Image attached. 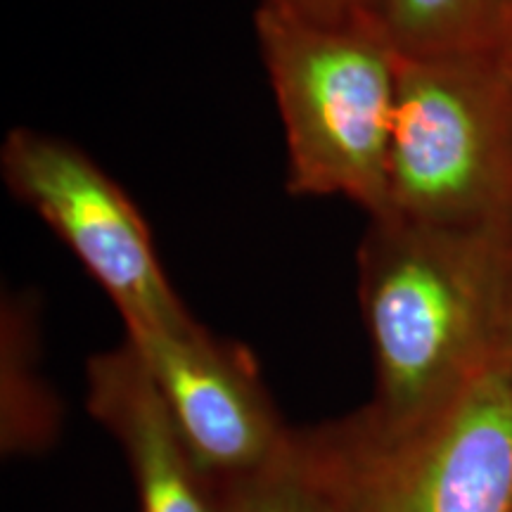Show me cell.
Instances as JSON below:
<instances>
[{
    "mask_svg": "<svg viewBox=\"0 0 512 512\" xmlns=\"http://www.w3.org/2000/svg\"><path fill=\"white\" fill-rule=\"evenodd\" d=\"M86 406L124 451L140 512H223L219 482L197 460L128 339L88 358Z\"/></svg>",
    "mask_w": 512,
    "mask_h": 512,
    "instance_id": "obj_7",
    "label": "cell"
},
{
    "mask_svg": "<svg viewBox=\"0 0 512 512\" xmlns=\"http://www.w3.org/2000/svg\"><path fill=\"white\" fill-rule=\"evenodd\" d=\"M223 512H337L306 430H292L271 463L221 479Z\"/></svg>",
    "mask_w": 512,
    "mask_h": 512,
    "instance_id": "obj_10",
    "label": "cell"
},
{
    "mask_svg": "<svg viewBox=\"0 0 512 512\" xmlns=\"http://www.w3.org/2000/svg\"><path fill=\"white\" fill-rule=\"evenodd\" d=\"M254 29L285 128L287 190L387 214L403 55L380 19L320 24L259 0Z\"/></svg>",
    "mask_w": 512,
    "mask_h": 512,
    "instance_id": "obj_2",
    "label": "cell"
},
{
    "mask_svg": "<svg viewBox=\"0 0 512 512\" xmlns=\"http://www.w3.org/2000/svg\"><path fill=\"white\" fill-rule=\"evenodd\" d=\"M178 430L216 482L259 470L292 430L280 420L256 358L195 318L174 328L126 330Z\"/></svg>",
    "mask_w": 512,
    "mask_h": 512,
    "instance_id": "obj_6",
    "label": "cell"
},
{
    "mask_svg": "<svg viewBox=\"0 0 512 512\" xmlns=\"http://www.w3.org/2000/svg\"><path fill=\"white\" fill-rule=\"evenodd\" d=\"M498 351L512 354V249L508 256L503 278V299H501V325H498Z\"/></svg>",
    "mask_w": 512,
    "mask_h": 512,
    "instance_id": "obj_12",
    "label": "cell"
},
{
    "mask_svg": "<svg viewBox=\"0 0 512 512\" xmlns=\"http://www.w3.org/2000/svg\"><path fill=\"white\" fill-rule=\"evenodd\" d=\"M62 411L38 370L34 302L22 294L3 299L0 316V434L5 453L43 451L60 432Z\"/></svg>",
    "mask_w": 512,
    "mask_h": 512,
    "instance_id": "obj_8",
    "label": "cell"
},
{
    "mask_svg": "<svg viewBox=\"0 0 512 512\" xmlns=\"http://www.w3.org/2000/svg\"><path fill=\"white\" fill-rule=\"evenodd\" d=\"M384 216L439 228L512 223V72L491 50L401 57Z\"/></svg>",
    "mask_w": 512,
    "mask_h": 512,
    "instance_id": "obj_4",
    "label": "cell"
},
{
    "mask_svg": "<svg viewBox=\"0 0 512 512\" xmlns=\"http://www.w3.org/2000/svg\"><path fill=\"white\" fill-rule=\"evenodd\" d=\"M306 434L337 512H512V354L403 432L356 411Z\"/></svg>",
    "mask_w": 512,
    "mask_h": 512,
    "instance_id": "obj_3",
    "label": "cell"
},
{
    "mask_svg": "<svg viewBox=\"0 0 512 512\" xmlns=\"http://www.w3.org/2000/svg\"><path fill=\"white\" fill-rule=\"evenodd\" d=\"M508 0H377V19L408 57L486 53Z\"/></svg>",
    "mask_w": 512,
    "mask_h": 512,
    "instance_id": "obj_9",
    "label": "cell"
},
{
    "mask_svg": "<svg viewBox=\"0 0 512 512\" xmlns=\"http://www.w3.org/2000/svg\"><path fill=\"white\" fill-rule=\"evenodd\" d=\"M5 185L69 247L117 306L126 330L192 320L131 197L67 140L12 128L0 150Z\"/></svg>",
    "mask_w": 512,
    "mask_h": 512,
    "instance_id": "obj_5",
    "label": "cell"
},
{
    "mask_svg": "<svg viewBox=\"0 0 512 512\" xmlns=\"http://www.w3.org/2000/svg\"><path fill=\"white\" fill-rule=\"evenodd\" d=\"M512 223L439 228L377 216L358 245V304L375 368L363 418L418 425L498 354Z\"/></svg>",
    "mask_w": 512,
    "mask_h": 512,
    "instance_id": "obj_1",
    "label": "cell"
},
{
    "mask_svg": "<svg viewBox=\"0 0 512 512\" xmlns=\"http://www.w3.org/2000/svg\"><path fill=\"white\" fill-rule=\"evenodd\" d=\"M299 15L320 24H351L377 19V0H285Z\"/></svg>",
    "mask_w": 512,
    "mask_h": 512,
    "instance_id": "obj_11",
    "label": "cell"
},
{
    "mask_svg": "<svg viewBox=\"0 0 512 512\" xmlns=\"http://www.w3.org/2000/svg\"><path fill=\"white\" fill-rule=\"evenodd\" d=\"M491 53H494L498 60H501L505 67L512 72V0L505 5L501 22H498L494 46H491Z\"/></svg>",
    "mask_w": 512,
    "mask_h": 512,
    "instance_id": "obj_13",
    "label": "cell"
}]
</instances>
